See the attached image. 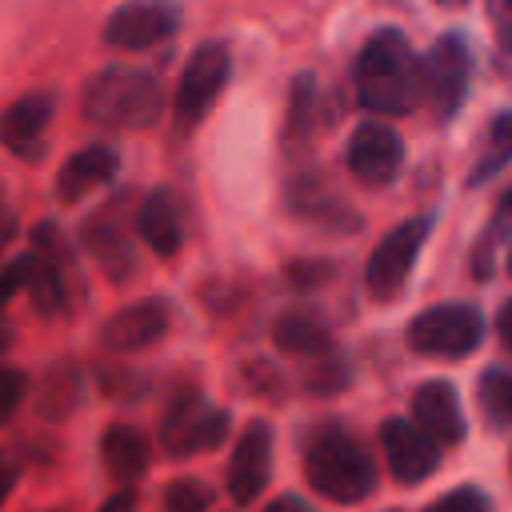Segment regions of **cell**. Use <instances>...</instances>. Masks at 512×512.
I'll return each mask as SVG.
<instances>
[{
	"instance_id": "cell-2",
	"label": "cell",
	"mask_w": 512,
	"mask_h": 512,
	"mask_svg": "<svg viewBox=\"0 0 512 512\" xmlns=\"http://www.w3.org/2000/svg\"><path fill=\"white\" fill-rule=\"evenodd\" d=\"M304 476L312 492L340 500V504H360L376 488V468L372 456L340 428V424H316L304 440Z\"/></svg>"
},
{
	"instance_id": "cell-31",
	"label": "cell",
	"mask_w": 512,
	"mask_h": 512,
	"mask_svg": "<svg viewBox=\"0 0 512 512\" xmlns=\"http://www.w3.org/2000/svg\"><path fill=\"white\" fill-rule=\"evenodd\" d=\"M20 400H24V376L16 368H0V424L12 420Z\"/></svg>"
},
{
	"instance_id": "cell-28",
	"label": "cell",
	"mask_w": 512,
	"mask_h": 512,
	"mask_svg": "<svg viewBox=\"0 0 512 512\" xmlns=\"http://www.w3.org/2000/svg\"><path fill=\"white\" fill-rule=\"evenodd\" d=\"M488 20H492V32H496L500 68L512 76V0H488Z\"/></svg>"
},
{
	"instance_id": "cell-33",
	"label": "cell",
	"mask_w": 512,
	"mask_h": 512,
	"mask_svg": "<svg viewBox=\"0 0 512 512\" xmlns=\"http://www.w3.org/2000/svg\"><path fill=\"white\" fill-rule=\"evenodd\" d=\"M132 508H136L132 488H120V492H116V496H108V500H104L96 512H132Z\"/></svg>"
},
{
	"instance_id": "cell-24",
	"label": "cell",
	"mask_w": 512,
	"mask_h": 512,
	"mask_svg": "<svg viewBox=\"0 0 512 512\" xmlns=\"http://www.w3.org/2000/svg\"><path fill=\"white\" fill-rule=\"evenodd\" d=\"M476 396H480V412L488 424L512 428V372L508 368H488L480 376Z\"/></svg>"
},
{
	"instance_id": "cell-11",
	"label": "cell",
	"mask_w": 512,
	"mask_h": 512,
	"mask_svg": "<svg viewBox=\"0 0 512 512\" xmlns=\"http://www.w3.org/2000/svg\"><path fill=\"white\" fill-rule=\"evenodd\" d=\"M380 444H384L388 468L400 484H420L440 464V444L428 440L412 420H384L380 424Z\"/></svg>"
},
{
	"instance_id": "cell-5",
	"label": "cell",
	"mask_w": 512,
	"mask_h": 512,
	"mask_svg": "<svg viewBox=\"0 0 512 512\" xmlns=\"http://www.w3.org/2000/svg\"><path fill=\"white\" fill-rule=\"evenodd\" d=\"M428 228H432L428 216H408L372 248L368 264H364V288L372 300H392L408 284V272L428 240Z\"/></svg>"
},
{
	"instance_id": "cell-1",
	"label": "cell",
	"mask_w": 512,
	"mask_h": 512,
	"mask_svg": "<svg viewBox=\"0 0 512 512\" xmlns=\"http://www.w3.org/2000/svg\"><path fill=\"white\" fill-rule=\"evenodd\" d=\"M356 100L380 116H404L424 96V72L404 32L376 28L356 56Z\"/></svg>"
},
{
	"instance_id": "cell-21",
	"label": "cell",
	"mask_w": 512,
	"mask_h": 512,
	"mask_svg": "<svg viewBox=\"0 0 512 512\" xmlns=\"http://www.w3.org/2000/svg\"><path fill=\"white\" fill-rule=\"evenodd\" d=\"M100 456L108 476L128 488L148 472V436L132 424H108L100 436Z\"/></svg>"
},
{
	"instance_id": "cell-27",
	"label": "cell",
	"mask_w": 512,
	"mask_h": 512,
	"mask_svg": "<svg viewBox=\"0 0 512 512\" xmlns=\"http://www.w3.org/2000/svg\"><path fill=\"white\" fill-rule=\"evenodd\" d=\"M208 500H212L208 484L188 480V476H184V480H172V484L164 488V512H204Z\"/></svg>"
},
{
	"instance_id": "cell-16",
	"label": "cell",
	"mask_w": 512,
	"mask_h": 512,
	"mask_svg": "<svg viewBox=\"0 0 512 512\" xmlns=\"http://www.w3.org/2000/svg\"><path fill=\"white\" fill-rule=\"evenodd\" d=\"M116 168H120V156H116L108 144H88V148L72 152V156L60 164V172H56V196H60L64 204H72V200L88 196L92 188L108 184V180L116 176Z\"/></svg>"
},
{
	"instance_id": "cell-13",
	"label": "cell",
	"mask_w": 512,
	"mask_h": 512,
	"mask_svg": "<svg viewBox=\"0 0 512 512\" xmlns=\"http://www.w3.org/2000/svg\"><path fill=\"white\" fill-rule=\"evenodd\" d=\"M412 424L436 440L440 448H452L464 440V412H460V400H456V388L444 384V380H428L416 388L412 396Z\"/></svg>"
},
{
	"instance_id": "cell-26",
	"label": "cell",
	"mask_w": 512,
	"mask_h": 512,
	"mask_svg": "<svg viewBox=\"0 0 512 512\" xmlns=\"http://www.w3.org/2000/svg\"><path fill=\"white\" fill-rule=\"evenodd\" d=\"M312 128H316V80H312V76H296L284 140H288V144H300V140L312 136Z\"/></svg>"
},
{
	"instance_id": "cell-30",
	"label": "cell",
	"mask_w": 512,
	"mask_h": 512,
	"mask_svg": "<svg viewBox=\"0 0 512 512\" xmlns=\"http://www.w3.org/2000/svg\"><path fill=\"white\" fill-rule=\"evenodd\" d=\"M32 260H36V252H24V256H16L8 268H0V308L8 304V296H12L16 288H28V276H32Z\"/></svg>"
},
{
	"instance_id": "cell-18",
	"label": "cell",
	"mask_w": 512,
	"mask_h": 512,
	"mask_svg": "<svg viewBox=\"0 0 512 512\" xmlns=\"http://www.w3.org/2000/svg\"><path fill=\"white\" fill-rule=\"evenodd\" d=\"M136 232H140V240H144L160 260H168V256L180 252L184 228H180L176 196H172L168 188H152V192H144L140 212H136Z\"/></svg>"
},
{
	"instance_id": "cell-4",
	"label": "cell",
	"mask_w": 512,
	"mask_h": 512,
	"mask_svg": "<svg viewBox=\"0 0 512 512\" xmlns=\"http://www.w3.org/2000/svg\"><path fill=\"white\" fill-rule=\"evenodd\" d=\"M480 340H484V316H480L472 304H460V300L424 308V312L408 324V344H412L420 356L460 360V356L476 352Z\"/></svg>"
},
{
	"instance_id": "cell-14",
	"label": "cell",
	"mask_w": 512,
	"mask_h": 512,
	"mask_svg": "<svg viewBox=\"0 0 512 512\" xmlns=\"http://www.w3.org/2000/svg\"><path fill=\"white\" fill-rule=\"evenodd\" d=\"M168 332V308L164 300H136L120 312H112L100 328L104 348L112 352H140L148 344H156Z\"/></svg>"
},
{
	"instance_id": "cell-37",
	"label": "cell",
	"mask_w": 512,
	"mask_h": 512,
	"mask_svg": "<svg viewBox=\"0 0 512 512\" xmlns=\"http://www.w3.org/2000/svg\"><path fill=\"white\" fill-rule=\"evenodd\" d=\"M436 4H444V8H460L464 0H436Z\"/></svg>"
},
{
	"instance_id": "cell-23",
	"label": "cell",
	"mask_w": 512,
	"mask_h": 512,
	"mask_svg": "<svg viewBox=\"0 0 512 512\" xmlns=\"http://www.w3.org/2000/svg\"><path fill=\"white\" fill-rule=\"evenodd\" d=\"M504 240H512V184L500 192V200H496V208H492V216H488V224H484V232H480V240H476L472 272H476L480 280L492 272L496 248H500Z\"/></svg>"
},
{
	"instance_id": "cell-12",
	"label": "cell",
	"mask_w": 512,
	"mask_h": 512,
	"mask_svg": "<svg viewBox=\"0 0 512 512\" xmlns=\"http://www.w3.org/2000/svg\"><path fill=\"white\" fill-rule=\"evenodd\" d=\"M268 472H272V432L264 420H252L240 432L232 460H228V496L236 504H252L264 492Z\"/></svg>"
},
{
	"instance_id": "cell-35",
	"label": "cell",
	"mask_w": 512,
	"mask_h": 512,
	"mask_svg": "<svg viewBox=\"0 0 512 512\" xmlns=\"http://www.w3.org/2000/svg\"><path fill=\"white\" fill-rule=\"evenodd\" d=\"M496 332H500V344L512 352V300L500 308V316H496Z\"/></svg>"
},
{
	"instance_id": "cell-7",
	"label": "cell",
	"mask_w": 512,
	"mask_h": 512,
	"mask_svg": "<svg viewBox=\"0 0 512 512\" xmlns=\"http://www.w3.org/2000/svg\"><path fill=\"white\" fill-rule=\"evenodd\" d=\"M224 436H228V412H224V408H212V404L200 400V396H180V400H172V408H168L164 420H160V444H164L172 456L208 452V448H216Z\"/></svg>"
},
{
	"instance_id": "cell-9",
	"label": "cell",
	"mask_w": 512,
	"mask_h": 512,
	"mask_svg": "<svg viewBox=\"0 0 512 512\" xmlns=\"http://www.w3.org/2000/svg\"><path fill=\"white\" fill-rule=\"evenodd\" d=\"M228 84V52L220 44H200L184 72H180V88H176V124L192 128L224 92Z\"/></svg>"
},
{
	"instance_id": "cell-22",
	"label": "cell",
	"mask_w": 512,
	"mask_h": 512,
	"mask_svg": "<svg viewBox=\"0 0 512 512\" xmlns=\"http://www.w3.org/2000/svg\"><path fill=\"white\" fill-rule=\"evenodd\" d=\"M512 160V112H500L488 132H484V144H480V156L472 164V184H488L496 172H504V164Z\"/></svg>"
},
{
	"instance_id": "cell-15",
	"label": "cell",
	"mask_w": 512,
	"mask_h": 512,
	"mask_svg": "<svg viewBox=\"0 0 512 512\" xmlns=\"http://www.w3.org/2000/svg\"><path fill=\"white\" fill-rule=\"evenodd\" d=\"M288 208L320 228H356V212L336 188L320 180V172H296L288 180Z\"/></svg>"
},
{
	"instance_id": "cell-3",
	"label": "cell",
	"mask_w": 512,
	"mask_h": 512,
	"mask_svg": "<svg viewBox=\"0 0 512 512\" xmlns=\"http://www.w3.org/2000/svg\"><path fill=\"white\" fill-rule=\"evenodd\" d=\"M160 108L164 92L156 76H148L144 68L112 64L96 72L92 84L84 88V116L100 128H148L156 124Z\"/></svg>"
},
{
	"instance_id": "cell-34",
	"label": "cell",
	"mask_w": 512,
	"mask_h": 512,
	"mask_svg": "<svg viewBox=\"0 0 512 512\" xmlns=\"http://www.w3.org/2000/svg\"><path fill=\"white\" fill-rule=\"evenodd\" d=\"M264 512H316L308 500H300V496H276Z\"/></svg>"
},
{
	"instance_id": "cell-29",
	"label": "cell",
	"mask_w": 512,
	"mask_h": 512,
	"mask_svg": "<svg viewBox=\"0 0 512 512\" xmlns=\"http://www.w3.org/2000/svg\"><path fill=\"white\" fill-rule=\"evenodd\" d=\"M424 512H492V500L484 496V488L464 484V488L444 492V496H440L436 504H428Z\"/></svg>"
},
{
	"instance_id": "cell-19",
	"label": "cell",
	"mask_w": 512,
	"mask_h": 512,
	"mask_svg": "<svg viewBox=\"0 0 512 512\" xmlns=\"http://www.w3.org/2000/svg\"><path fill=\"white\" fill-rule=\"evenodd\" d=\"M84 248L96 256V264L108 272V276H116V280H124L128 272H132V264H136V252H132V240H128V232H124V224H120V216L112 212V204L104 208V212H96L88 224H84Z\"/></svg>"
},
{
	"instance_id": "cell-10",
	"label": "cell",
	"mask_w": 512,
	"mask_h": 512,
	"mask_svg": "<svg viewBox=\"0 0 512 512\" xmlns=\"http://www.w3.org/2000/svg\"><path fill=\"white\" fill-rule=\"evenodd\" d=\"M344 164H348V172L356 180H364L372 188H384V184H392V176L404 164V144H400V136L384 120H364L348 136Z\"/></svg>"
},
{
	"instance_id": "cell-25",
	"label": "cell",
	"mask_w": 512,
	"mask_h": 512,
	"mask_svg": "<svg viewBox=\"0 0 512 512\" xmlns=\"http://www.w3.org/2000/svg\"><path fill=\"white\" fill-rule=\"evenodd\" d=\"M28 296L36 300L40 312H60V304H64V276H60V264L52 260L48 248H36L32 276H28Z\"/></svg>"
},
{
	"instance_id": "cell-8",
	"label": "cell",
	"mask_w": 512,
	"mask_h": 512,
	"mask_svg": "<svg viewBox=\"0 0 512 512\" xmlns=\"http://www.w3.org/2000/svg\"><path fill=\"white\" fill-rule=\"evenodd\" d=\"M176 28H180V8L176 4H168V0H132V4H120L108 16L104 40L112 48H124V52H144V48L164 44Z\"/></svg>"
},
{
	"instance_id": "cell-38",
	"label": "cell",
	"mask_w": 512,
	"mask_h": 512,
	"mask_svg": "<svg viewBox=\"0 0 512 512\" xmlns=\"http://www.w3.org/2000/svg\"><path fill=\"white\" fill-rule=\"evenodd\" d=\"M508 272H512V252H508Z\"/></svg>"
},
{
	"instance_id": "cell-17",
	"label": "cell",
	"mask_w": 512,
	"mask_h": 512,
	"mask_svg": "<svg viewBox=\"0 0 512 512\" xmlns=\"http://www.w3.org/2000/svg\"><path fill=\"white\" fill-rule=\"evenodd\" d=\"M52 120V96L28 92L0 112V144L16 156H36V144Z\"/></svg>"
},
{
	"instance_id": "cell-32",
	"label": "cell",
	"mask_w": 512,
	"mask_h": 512,
	"mask_svg": "<svg viewBox=\"0 0 512 512\" xmlns=\"http://www.w3.org/2000/svg\"><path fill=\"white\" fill-rule=\"evenodd\" d=\"M16 236V212H12V204H8V196L0 192V252H4V244Z\"/></svg>"
},
{
	"instance_id": "cell-6",
	"label": "cell",
	"mask_w": 512,
	"mask_h": 512,
	"mask_svg": "<svg viewBox=\"0 0 512 512\" xmlns=\"http://www.w3.org/2000/svg\"><path fill=\"white\" fill-rule=\"evenodd\" d=\"M424 96L432 104V112L440 120H452L468 96V80H472V48L460 32H444L428 60H424Z\"/></svg>"
},
{
	"instance_id": "cell-36",
	"label": "cell",
	"mask_w": 512,
	"mask_h": 512,
	"mask_svg": "<svg viewBox=\"0 0 512 512\" xmlns=\"http://www.w3.org/2000/svg\"><path fill=\"white\" fill-rule=\"evenodd\" d=\"M12 480H16V472H12V464H8L4 452H0V504H4V496H8V488H12Z\"/></svg>"
},
{
	"instance_id": "cell-20",
	"label": "cell",
	"mask_w": 512,
	"mask_h": 512,
	"mask_svg": "<svg viewBox=\"0 0 512 512\" xmlns=\"http://www.w3.org/2000/svg\"><path fill=\"white\" fill-rule=\"evenodd\" d=\"M272 336H276V348L296 360H328L332 356V328L308 308H292V312L276 316Z\"/></svg>"
}]
</instances>
